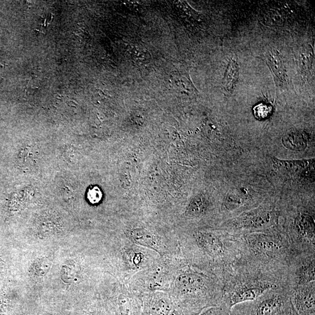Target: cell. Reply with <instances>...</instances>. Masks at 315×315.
Segmentation results:
<instances>
[{
	"instance_id": "12",
	"label": "cell",
	"mask_w": 315,
	"mask_h": 315,
	"mask_svg": "<svg viewBox=\"0 0 315 315\" xmlns=\"http://www.w3.org/2000/svg\"><path fill=\"white\" fill-rule=\"evenodd\" d=\"M130 236L135 242L150 248L157 249L158 245L153 234L144 229H136L130 232Z\"/></svg>"
},
{
	"instance_id": "19",
	"label": "cell",
	"mask_w": 315,
	"mask_h": 315,
	"mask_svg": "<svg viewBox=\"0 0 315 315\" xmlns=\"http://www.w3.org/2000/svg\"><path fill=\"white\" fill-rule=\"evenodd\" d=\"M168 306L163 301L159 302L155 309V315H166L168 312Z\"/></svg>"
},
{
	"instance_id": "14",
	"label": "cell",
	"mask_w": 315,
	"mask_h": 315,
	"mask_svg": "<svg viewBox=\"0 0 315 315\" xmlns=\"http://www.w3.org/2000/svg\"><path fill=\"white\" fill-rule=\"evenodd\" d=\"M130 53L135 62L144 64L149 62L151 55L144 47L133 46L130 49Z\"/></svg>"
},
{
	"instance_id": "18",
	"label": "cell",
	"mask_w": 315,
	"mask_h": 315,
	"mask_svg": "<svg viewBox=\"0 0 315 315\" xmlns=\"http://www.w3.org/2000/svg\"><path fill=\"white\" fill-rule=\"evenodd\" d=\"M102 192L100 189L95 187L90 189L88 193L89 201L92 204L99 203L102 199Z\"/></svg>"
},
{
	"instance_id": "7",
	"label": "cell",
	"mask_w": 315,
	"mask_h": 315,
	"mask_svg": "<svg viewBox=\"0 0 315 315\" xmlns=\"http://www.w3.org/2000/svg\"><path fill=\"white\" fill-rule=\"evenodd\" d=\"M292 302L298 315H315V281L294 287Z\"/></svg>"
},
{
	"instance_id": "8",
	"label": "cell",
	"mask_w": 315,
	"mask_h": 315,
	"mask_svg": "<svg viewBox=\"0 0 315 315\" xmlns=\"http://www.w3.org/2000/svg\"><path fill=\"white\" fill-rule=\"evenodd\" d=\"M264 58L271 69L277 85L284 87L287 83V71L283 55L278 49L272 48L265 52Z\"/></svg>"
},
{
	"instance_id": "4",
	"label": "cell",
	"mask_w": 315,
	"mask_h": 315,
	"mask_svg": "<svg viewBox=\"0 0 315 315\" xmlns=\"http://www.w3.org/2000/svg\"><path fill=\"white\" fill-rule=\"evenodd\" d=\"M279 211L271 207H261L227 221L223 228L243 235L249 233L262 232L277 228Z\"/></svg>"
},
{
	"instance_id": "15",
	"label": "cell",
	"mask_w": 315,
	"mask_h": 315,
	"mask_svg": "<svg viewBox=\"0 0 315 315\" xmlns=\"http://www.w3.org/2000/svg\"><path fill=\"white\" fill-rule=\"evenodd\" d=\"M275 161L281 167L284 169L293 172H296L298 170L305 168V167L308 164V161H280L275 159Z\"/></svg>"
},
{
	"instance_id": "9",
	"label": "cell",
	"mask_w": 315,
	"mask_h": 315,
	"mask_svg": "<svg viewBox=\"0 0 315 315\" xmlns=\"http://www.w3.org/2000/svg\"><path fill=\"white\" fill-rule=\"evenodd\" d=\"M239 76V63L236 57L233 56L229 61L223 81V88L227 94L232 93L234 91Z\"/></svg>"
},
{
	"instance_id": "2",
	"label": "cell",
	"mask_w": 315,
	"mask_h": 315,
	"mask_svg": "<svg viewBox=\"0 0 315 315\" xmlns=\"http://www.w3.org/2000/svg\"><path fill=\"white\" fill-rule=\"evenodd\" d=\"M289 283L288 277L261 271L243 259L233 266L223 279L222 304L233 306L257 299L268 290Z\"/></svg>"
},
{
	"instance_id": "16",
	"label": "cell",
	"mask_w": 315,
	"mask_h": 315,
	"mask_svg": "<svg viewBox=\"0 0 315 315\" xmlns=\"http://www.w3.org/2000/svg\"><path fill=\"white\" fill-rule=\"evenodd\" d=\"M253 112L257 119L263 120L271 116L272 108L271 105L261 103L255 106L253 109Z\"/></svg>"
},
{
	"instance_id": "5",
	"label": "cell",
	"mask_w": 315,
	"mask_h": 315,
	"mask_svg": "<svg viewBox=\"0 0 315 315\" xmlns=\"http://www.w3.org/2000/svg\"><path fill=\"white\" fill-rule=\"evenodd\" d=\"M293 287L284 283L251 301L252 315H298L292 302Z\"/></svg>"
},
{
	"instance_id": "1",
	"label": "cell",
	"mask_w": 315,
	"mask_h": 315,
	"mask_svg": "<svg viewBox=\"0 0 315 315\" xmlns=\"http://www.w3.org/2000/svg\"><path fill=\"white\" fill-rule=\"evenodd\" d=\"M241 238L244 260L261 271L288 277L289 265L299 253L294 250L284 230L249 233Z\"/></svg>"
},
{
	"instance_id": "10",
	"label": "cell",
	"mask_w": 315,
	"mask_h": 315,
	"mask_svg": "<svg viewBox=\"0 0 315 315\" xmlns=\"http://www.w3.org/2000/svg\"><path fill=\"white\" fill-rule=\"evenodd\" d=\"M283 145L289 150L301 151L306 149L308 139L306 134L301 131L294 130L284 135L283 137Z\"/></svg>"
},
{
	"instance_id": "6",
	"label": "cell",
	"mask_w": 315,
	"mask_h": 315,
	"mask_svg": "<svg viewBox=\"0 0 315 315\" xmlns=\"http://www.w3.org/2000/svg\"><path fill=\"white\" fill-rule=\"evenodd\" d=\"M315 253H300L289 268V281L293 288L315 281Z\"/></svg>"
},
{
	"instance_id": "11",
	"label": "cell",
	"mask_w": 315,
	"mask_h": 315,
	"mask_svg": "<svg viewBox=\"0 0 315 315\" xmlns=\"http://www.w3.org/2000/svg\"><path fill=\"white\" fill-rule=\"evenodd\" d=\"M209 207V203L202 195L196 196L187 208L186 215L192 218H199L205 215Z\"/></svg>"
},
{
	"instance_id": "3",
	"label": "cell",
	"mask_w": 315,
	"mask_h": 315,
	"mask_svg": "<svg viewBox=\"0 0 315 315\" xmlns=\"http://www.w3.org/2000/svg\"><path fill=\"white\" fill-rule=\"evenodd\" d=\"M193 242L200 263L223 281L226 273L243 259L241 235L226 229L199 232Z\"/></svg>"
},
{
	"instance_id": "20",
	"label": "cell",
	"mask_w": 315,
	"mask_h": 315,
	"mask_svg": "<svg viewBox=\"0 0 315 315\" xmlns=\"http://www.w3.org/2000/svg\"><path fill=\"white\" fill-rule=\"evenodd\" d=\"M121 308L123 315H129L130 306L128 300L125 298L121 300Z\"/></svg>"
},
{
	"instance_id": "17",
	"label": "cell",
	"mask_w": 315,
	"mask_h": 315,
	"mask_svg": "<svg viewBox=\"0 0 315 315\" xmlns=\"http://www.w3.org/2000/svg\"><path fill=\"white\" fill-rule=\"evenodd\" d=\"M231 315H252L251 301L237 304L231 309Z\"/></svg>"
},
{
	"instance_id": "13",
	"label": "cell",
	"mask_w": 315,
	"mask_h": 315,
	"mask_svg": "<svg viewBox=\"0 0 315 315\" xmlns=\"http://www.w3.org/2000/svg\"><path fill=\"white\" fill-rule=\"evenodd\" d=\"M313 61L312 48L309 45L302 47L299 56V67L302 76L306 77L311 70Z\"/></svg>"
}]
</instances>
